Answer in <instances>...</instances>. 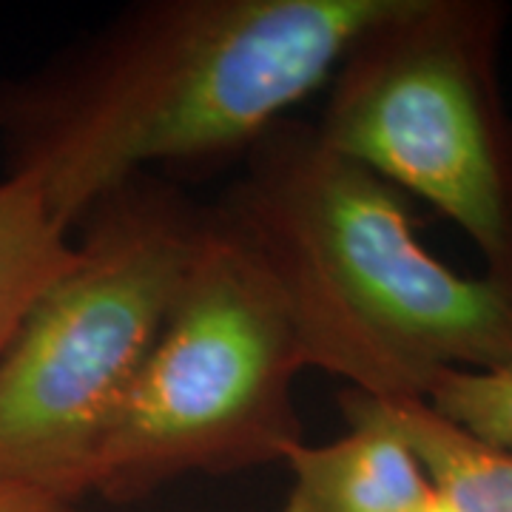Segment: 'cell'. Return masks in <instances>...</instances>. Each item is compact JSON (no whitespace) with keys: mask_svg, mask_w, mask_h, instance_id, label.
<instances>
[{"mask_svg":"<svg viewBox=\"0 0 512 512\" xmlns=\"http://www.w3.org/2000/svg\"><path fill=\"white\" fill-rule=\"evenodd\" d=\"M339 404L345 416L393 430L458 512H512V453L464 433L424 399H373L345 390Z\"/></svg>","mask_w":512,"mask_h":512,"instance_id":"7","label":"cell"},{"mask_svg":"<svg viewBox=\"0 0 512 512\" xmlns=\"http://www.w3.org/2000/svg\"><path fill=\"white\" fill-rule=\"evenodd\" d=\"M350 430L328 444H296L285 456V512H421L436 487L419 456L393 430L345 416Z\"/></svg>","mask_w":512,"mask_h":512,"instance_id":"6","label":"cell"},{"mask_svg":"<svg viewBox=\"0 0 512 512\" xmlns=\"http://www.w3.org/2000/svg\"><path fill=\"white\" fill-rule=\"evenodd\" d=\"M421 512H458V507L450 501V498H447V495H441L439 490H436V495L430 498V504H427Z\"/></svg>","mask_w":512,"mask_h":512,"instance_id":"11","label":"cell"},{"mask_svg":"<svg viewBox=\"0 0 512 512\" xmlns=\"http://www.w3.org/2000/svg\"><path fill=\"white\" fill-rule=\"evenodd\" d=\"M390 0H154L0 83L9 174L69 234L151 165L237 157L316 94Z\"/></svg>","mask_w":512,"mask_h":512,"instance_id":"1","label":"cell"},{"mask_svg":"<svg viewBox=\"0 0 512 512\" xmlns=\"http://www.w3.org/2000/svg\"><path fill=\"white\" fill-rule=\"evenodd\" d=\"M205 211L137 177L80 222L72 268L0 353V484L77 501L197 251Z\"/></svg>","mask_w":512,"mask_h":512,"instance_id":"3","label":"cell"},{"mask_svg":"<svg viewBox=\"0 0 512 512\" xmlns=\"http://www.w3.org/2000/svg\"><path fill=\"white\" fill-rule=\"evenodd\" d=\"M74 256L77 242L52 217L37 183L20 174L0 180V353Z\"/></svg>","mask_w":512,"mask_h":512,"instance_id":"8","label":"cell"},{"mask_svg":"<svg viewBox=\"0 0 512 512\" xmlns=\"http://www.w3.org/2000/svg\"><path fill=\"white\" fill-rule=\"evenodd\" d=\"M424 402L464 433L512 453V365L495 370H444Z\"/></svg>","mask_w":512,"mask_h":512,"instance_id":"9","label":"cell"},{"mask_svg":"<svg viewBox=\"0 0 512 512\" xmlns=\"http://www.w3.org/2000/svg\"><path fill=\"white\" fill-rule=\"evenodd\" d=\"M302 370L274 282L205 211L180 291L97 447L89 493L123 501L191 473L285 461L305 441L293 407Z\"/></svg>","mask_w":512,"mask_h":512,"instance_id":"4","label":"cell"},{"mask_svg":"<svg viewBox=\"0 0 512 512\" xmlns=\"http://www.w3.org/2000/svg\"><path fill=\"white\" fill-rule=\"evenodd\" d=\"M0 512H77L72 501L40 493L32 487L0 484Z\"/></svg>","mask_w":512,"mask_h":512,"instance_id":"10","label":"cell"},{"mask_svg":"<svg viewBox=\"0 0 512 512\" xmlns=\"http://www.w3.org/2000/svg\"><path fill=\"white\" fill-rule=\"evenodd\" d=\"M507 6L390 0L328 80L319 134L456 222L512 288V114L498 83Z\"/></svg>","mask_w":512,"mask_h":512,"instance_id":"5","label":"cell"},{"mask_svg":"<svg viewBox=\"0 0 512 512\" xmlns=\"http://www.w3.org/2000/svg\"><path fill=\"white\" fill-rule=\"evenodd\" d=\"M211 217L274 282L305 359L373 399H424L444 370L512 365V288L416 237L402 191L316 123L279 120Z\"/></svg>","mask_w":512,"mask_h":512,"instance_id":"2","label":"cell"}]
</instances>
